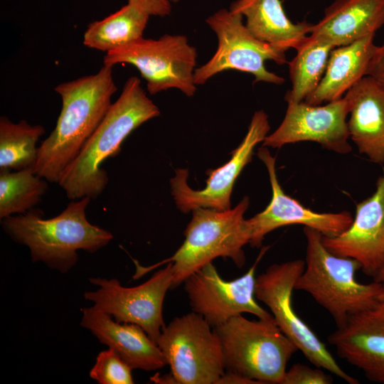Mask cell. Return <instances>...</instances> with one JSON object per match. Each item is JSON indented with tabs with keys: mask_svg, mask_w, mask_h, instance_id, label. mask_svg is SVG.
<instances>
[{
	"mask_svg": "<svg viewBox=\"0 0 384 384\" xmlns=\"http://www.w3.org/2000/svg\"><path fill=\"white\" fill-rule=\"evenodd\" d=\"M149 15L127 4L106 18L90 23L83 35L86 47L109 52L143 37Z\"/></svg>",
	"mask_w": 384,
	"mask_h": 384,
	"instance_id": "603a6c76",
	"label": "cell"
},
{
	"mask_svg": "<svg viewBox=\"0 0 384 384\" xmlns=\"http://www.w3.org/2000/svg\"><path fill=\"white\" fill-rule=\"evenodd\" d=\"M333 378L322 368H312L302 363H295L286 370L281 384H331Z\"/></svg>",
	"mask_w": 384,
	"mask_h": 384,
	"instance_id": "83f0119b",
	"label": "cell"
},
{
	"mask_svg": "<svg viewBox=\"0 0 384 384\" xmlns=\"http://www.w3.org/2000/svg\"><path fill=\"white\" fill-rule=\"evenodd\" d=\"M345 98L311 105L304 101L288 102L279 126L262 142V146L281 148L300 142H314L340 154L351 151Z\"/></svg>",
	"mask_w": 384,
	"mask_h": 384,
	"instance_id": "5bb4252c",
	"label": "cell"
},
{
	"mask_svg": "<svg viewBox=\"0 0 384 384\" xmlns=\"http://www.w3.org/2000/svg\"><path fill=\"white\" fill-rule=\"evenodd\" d=\"M242 17L240 13L221 9L206 18V23L216 34L218 48L208 62L196 68V85L228 70L250 73L255 83L282 85L285 82L282 77L270 72L265 62L273 60L283 65L287 63L286 51L255 38L243 23Z\"/></svg>",
	"mask_w": 384,
	"mask_h": 384,
	"instance_id": "ba28073f",
	"label": "cell"
},
{
	"mask_svg": "<svg viewBox=\"0 0 384 384\" xmlns=\"http://www.w3.org/2000/svg\"><path fill=\"white\" fill-rule=\"evenodd\" d=\"M267 249L263 247L252 267L234 280L223 279L213 262L188 277L184 289L192 311L201 315L213 328L243 313L257 319L273 317L257 302L255 295L257 266Z\"/></svg>",
	"mask_w": 384,
	"mask_h": 384,
	"instance_id": "7c38bea8",
	"label": "cell"
},
{
	"mask_svg": "<svg viewBox=\"0 0 384 384\" xmlns=\"http://www.w3.org/2000/svg\"><path fill=\"white\" fill-rule=\"evenodd\" d=\"M48 189L47 181L33 169L0 171V218L33 209Z\"/></svg>",
	"mask_w": 384,
	"mask_h": 384,
	"instance_id": "484cf974",
	"label": "cell"
},
{
	"mask_svg": "<svg viewBox=\"0 0 384 384\" xmlns=\"http://www.w3.org/2000/svg\"><path fill=\"white\" fill-rule=\"evenodd\" d=\"M132 370L112 348H109L98 353L90 371V377L100 384H132L134 383Z\"/></svg>",
	"mask_w": 384,
	"mask_h": 384,
	"instance_id": "4316f807",
	"label": "cell"
},
{
	"mask_svg": "<svg viewBox=\"0 0 384 384\" xmlns=\"http://www.w3.org/2000/svg\"><path fill=\"white\" fill-rule=\"evenodd\" d=\"M229 9L245 18V26L255 38L285 51L296 49L312 26L306 21L292 22L280 0H236Z\"/></svg>",
	"mask_w": 384,
	"mask_h": 384,
	"instance_id": "7402d4cb",
	"label": "cell"
},
{
	"mask_svg": "<svg viewBox=\"0 0 384 384\" xmlns=\"http://www.w3.org/2000/svg\"><path fill=\"white\" fill-rule=\"evenodd\" d=\"M150 380L156 383L177 384L176 380L171 373L170 374H165L163 375H159V374L157 373L154 376L151 377Z\"/></svg>",
	"mask_w": 384,
	"mask_h": 384,
	"instance_id": "1f68e13d",
	"label": "cell"
},
{
	"mask_svg": "<svg viewBox=\"0 0 384 384\" xmlns=\"http://www.w3.org/2000/svg\"><path fill=\"white\" fill-rule=\"evenodd\" d=\"M156 344L177 384H216L225 373L217 333L193 311L166 325Z\"/></svg>",
	"mask_w": 384,
	"mask_h": 384,
	"instance_id": "30bf717a",
	"label": "cell"
},
{
	"mask_svg": "<svg viewBox=\"0 0 384 384\" xmlns=\"http://www.w3.org/2000/svg\"><path fill=\"white\" fill-rule=\"evenodd\" d=\"M375 35L352 43L334 48L324 76L316 89L304 102L319 105L343 97V95L366 75L376 46Z\"/></svg>",
	"mask_w": 384,
	"mask_h": 384,
	"instance_id": "44dd1931",
	"label": "cell"
},
{
	"mask_svg": "<svg viewBox=\"0 0 384 384\" xmlns=\"http://www.w3.org/2000/svg\"><path fill=\"white\" fill-rule=\"evenodd\" d=\"M172 3H177L179 1V0H169Z\"/></svg>",
	"mask_w": 384,
	"mask_h": 384,
	"instance_id": "e575fe53",
	"label": "cell"
},
{
	"mask_svg": "<svg viewBox=\"0 0 384 384\" xmlns=\"http://www.w3.org/2000/svg\"><path fill=\"white\" fill-rule=\"evenodd\" d=\"M381 284H382V290H381V294L380 296L379 302L384 305V282H381Z\"/></svg>",
	"mask_w": 384,
	"mask_h": 384,
	"instance_id": "836d02e7",
	"label": "cell"
},
{
	"mask_svg": "<svg viewBox=\"0 0 384 384\" xmlns=\"http://www.w3.org/2000/svg\"><path fill=\"white\" fill-rule=\"evenodd\" d=\"M383 25L384 0H335L309 35L338 47L375 35Z\"/></svg>",
	"mask_w": 384,
	"mask_h": 384,
	"instance_id": "ffe728a7",
	"label": "cell"
},
{
	"mask_svg": "<svg viewBox=\"0 0 384 384\" xmlns=\"http://www.w3.org/2000/svg\"><path fill=\"white\" fill-rule=\"evenodd\" d=\"M159 114V107L145 93L139 78H129L118 99L63 172L58 184L67 197L71 200L97 198L108 183L102 162L120 151L132 132Z\"/></svg>",
	"mask_w": 384,
	"mask_h": 384,
	"instance_id": "7a4b0ae2",
	"label": "cell"
},
{
	"mask_svg": "<svg viewBox=\"0 0 384 384\" xmlns=\"http://www.w3.org/2000/svg\"><path fill=\"white\" fill-rule=\"evenodd\" d=\"M305 261L297 259L270 265L256 277L255 298L270 310L280 330L316 367L326 370L349 384H358L336 361L326 345L297 315L292 294Z\"/></svg>",
	"mask_w": 384,
	"mask_h": 384,
	"instance_id": "52a82bcc",
	"label": "cell"
},
{
	"mask_svg": "<svg viewBox=\"0 0 384 384\" xmlns=\"http://www.w3.org/2000/svg\"><path fill=\"white\" fill-rule=\"evenodd\" d=\"M45 133L41 125H31L26 120L12 122L0 118V171H19L35 167L36 143Z\"/></svg>",
	"mask_w": 384,
	"mask_h": 384,
	"instance_id": "d4e9b609",
	"label": "cell"
},
{
	"mask_svg": "<svg viewBox=\"0 0 384 384\" xmlns=\"http://www.w3.org/2000/svg\"><path fill=\"white\" fill-rule=\"evenodd\" d=\"M213 329L221 343L225 371L259 384H281L288 361L299 351L273 317L249 320L240 314Z\"/></svg>",
	"mask_w": 384,
	"mask_h": 384,
	"instance_id": "8992f818",
	"label": "cell"
},
{
	"mask_svg": "<svg viewBox=\"0 0 384 384\" xmlns=\"http://www.w3.org/2000/svg\"><path fill=\"white\" fill-rule=\"evenodd\" d=\"M350 139L360 154L375 164L384 162V85L363 76L345 94Z\"/></svg>",
	"mask_w": 384,
	"mask_h": 384,
	"instance_id": "ac0fdd59",
	"label": "cell"
},
{
	"mask_svg": "<svg viewBox=\"0 0 384 384\" xmlns=\"http://www.w3.org/2000/svg\"><path fill=\"white\" fill-rule=\"evenodd\" d=\"M270 129L268 116L256 111L240 144L232 151L230 159L223 166L206 171L208 178L201 190H193L187 183V169L176 170L170 181L171 193L178 208L188 213L198 208L224 210L230 208V196L235 181L252 160L254 149L263 142Z\"/></svg>",
	"mask_w": 384,
	"mask_h": 384,
	"instance_id": "4fadbf2b",
	"label": "cell"
},
{
	"mask_svg": "<svg viewBox=\"0 0 384 384\" xmlns=\"http://www.w3.org/2000/svg\"><path fill=\"white\" fill-rule=\"evenodd\" d=\"M366 75H369L384 85V43L380 46H376Z\"/></svg>",
	"mask_w": 384,
	"mask_h": 384,
	"instance_id": "f546056e",
	"label": "cell"
},
{
	"mask_svg": "<svg viewBox=\"0 0 384 384\" xmlns=\"http://www.w3.org/2000/svg\"><path fill=\"white\" fill-rule=\"evenodd\" d=\"M80 325L112 348L132 369L155 370L164 367L166 360L161 351L139 326L119 323L111 315L91 307L81 309Z\"/></svg>",
	"mask_w": 384,
	"mask_h": 384,
	"instance_id": "d6986e66",
	"label": "cell"
},
{
	"mask_svg": "<svg viewBox=\"0 0 384 384\" xmlns=\"http://www.w3.org/2000/svg\"><path fill=\"white\" fill-rule=\"evenodd\" d=\"M323 243L333 254L358 261L363 272L377 276L384 265V176L373 193L356 204L349 228L335 237L323 235Z\"/></svg>",
	"mask_w": 384,
	"mask_h": 384,
	"instance_id": "2e32d148",
	"label": "cell"
},
{
	"mask_svg": "<svg viewBox=\"0 0 384 384\" xmlns=\"http://www.w3.org/2000/svg\"><path fill=\"white\" fill-rule=\"evenodd\" d=\"M306 238L305 267L297 278L294 289L308 293L334 319L337 328L348 319L376 306L382 284H363L356 279L361 264L354 259L337 256L323 243V235L304 227Z\"/></svg>",
	"mask_w": 384,
	"mask_h": 384,
	"instance_id": "277c9868",
	"label": "cell"
},
{
	"mask_svg": "<svg viewBox=\"0 0 384 384\" xmlns=\"http://www.w3.org/2000/svg\"><path fill=\"white\" fill-rule=\"evenodd\" d=\"M257 156L267 170L272 198L265 210L246 219L250 235L249 244L252 247H260L268 233L289 225L312 228L326 237L337 236L349 228L353 219L349 212H316L287 195L277 178L275 158L267 146L258 149Z\"/></svg>",
	"mask_w": 384,
	"mask_h": 384,
	"instance_id": "9a60e30c",
	"label": "cell"
},
{
	"mask_svg": "<svg viewBox=\"0 0 384 384\" xmlns=\"http://www.w3.org/2000/svg\"><path fill=\"white\" fill-rule=\"evenodd\" d=\"M90 199L73 200L52 218L44 219L42 211L32 209L1 219V225L13 240L28 247L32 262L66 273L77 263L78 250L95 252L113 238L110 232L87 219Z\"/></svg>",
	"mask_w": 384,
	"mask_h": 384,
	"instance_id": "3957f363",
	"label": "cell"
},
{
	"mask_svg": "<svg viewBox=\"0 0 384 384\" xmlns=\"http://www.w3.org/2000/svg\"><path fill=\"white\" fill-rule=\"evenodd\" d=\"M373 280L380 283L384 282V265Z\"/></svg>",
	"mask_w": 384,
	"mask_h": 384,
	"instance_id": "d6a6232c",
	"label": "cell"
},
{
	"mask_svg": "<svg viewBox=\"0 0 384 384\" xmlns=\"http://www.w3.org/2000/svg\"><path fill=\"white\" fill-rule=\"evenodd\" d=\"M337 355L370 381L384 384V305L351 316L327 337Z\"/></svg>",
	"mask_w": 384,
	"mask_h": 384,
	"instance_id": "e0dca14e",
	"label": "cell"
},
{
	"mask_svg": "<svg viewBox=\"0 0 384 384\" xmlns=\"http://www.w3.org/2000/svg\"><path fill=\"white\" fill-rule=\"evenodd\" d=\"M112 68L103 65L93 75L58 85L62 99L55 127L38 148L35 173L47 181L58 183L67 166L78 156L97 128L117 91Z\"/></svg>",
	"mask_w": 384,
	"mask_h": 384,
	"instance_id": "6da1fadb",
	"label": "cell"
},
{
	"mask_svg": "<svg viewBox=\"0 0 384 384\" xmlns=\"http://www.w3.org/2000/svg\"><path fill=\"white\" fill-rule=\"evenodd\" d=\"M384 164V162H383ZM383 176H384V166H383Z\"/></svg>",
	"mask_w": 384,
	"mask_h": 384,
	"instance_id": "d590c367",
	"label": "cell"
},
{
	"mask_svg": "<svg viewBox=\"0 0 384 384\" xmlns=\"http://www.w3.org/2000/svg\"><path fill=\"white\" fill-rule=\"evenodd\" d=\"M173 279L172 264L169 262L149 280L134 287H123L114 278H90L98 289L86 292L84 297L93 303L94 309L112 316L116 321L139 326L156 343L166 326L163 304Z\"/></svg>",
	"mask_w": 384,
	"mask_h": 384,
	"instance_id": "8fae6325",
	"label": "cell"
},
{
	"mask_svg": "<svg viewBox=\"0 0 384 384\" xmlns=\"http://www.w3.org/2000/svg\"><path fill=\"white\" fill-rule=\"evenodd\" d=\"M334 48L331 43L308 35L295 49L297 55L289 63L292 88L284 97L287 103L304 101L316 89Z\"/></svg>",
	"mask_w": 384,
	"mask_h": 384,
	"instance_id": "cb8c5ba5",
	"label": "cell"
},
{
	"mask_svg": "<svg viewBox=\"0 0 384 384\" xmlns=\"http://www.w3.org/2000/svg\"><path fill=\"white\" fill-rule=\"evenodd\" d=\"M249 205V198L245 196L234 208L193 210L192 218L184 231L185 240L176 252L147 267L135 261L137 270L133 278L137 279L163 264L171 262L174 289L216 257L230 258L238 267H242L245 263L242 248L250 239L244 218Z\"/></svg>",
	"mask_w": 384,
	"mask_h": 384,
	"instance_id": "5b68a950",
	"label": "cell"
},
{
	"mask_svg": "<svg viewBox=\"0 0 384 384\" xmlns=\"http://www.w3.org/2000/svg\"><path fill=\"white\" fill-rule=\"evenodd\" d=\"M128 3L149 16L164 17L170 15L171 11L169 0H128Z\"/></svg>",
	"mask_w": 384,
	"mask_h": 384,
	"instance_id": "f1b7e54d",
	"label": "cell"
},
{
	"mask_svg": "<svg viewBox=\"0 0 384 384\" xmlns=\"http://www.w3.org/2000/svg\"><path fill=\"white\" fill-rule=\"evenodd\" d=\"M197 51L186 36L165 34L158 39L140 38L106 53L103 63H119L137 68L146 81L150 95L176 88L188 97L196 91L194 73Z\"/></svg>",
	"mask_w": 384,
	"mask_h": 384,
	"instance_id": "9c48e42d",
	"label": "cell"
},
{
	"mask_svg": "<svg viewBox=\"0 0 384 384\" xmlns=\"http://www.w3.org/2000/svg\"><path fill=\"white\" fill-rule=\"evenodd\" d=\"M216 384H259L257 381L232 372H226L218 379Z\"/></svg>",
	"mask_w": 384,
	"mask_h": 384,
	"instance_id": "4dcf8cb0",
	"label": "cell"
}]
</instances>
